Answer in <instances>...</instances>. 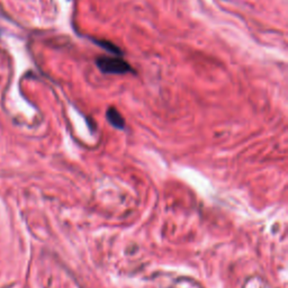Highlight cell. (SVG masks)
<instances>
[{"label":"cell","instance_id":"obj_2","mask_svg":"<svg viewBox=\"0 0 288 288\" xmlns=\"http://www.w3.org/2000/svg\"><path fill=\"white\" fill-rule=\"evenodd\" d=\"M106 116H107L108 122L114 127H117V128H123V127H124L125 122H124V120H123V117L120 114L119 110H116L115 108L111 107V108H109L107 110V113H106Z\"/></svg>","mask_w":288,"mask_h":288},{"label":"cell","instance_id":"obj_1","mask_svg":"<svg viewBox=\"0 0 288 288\" xmlns=\"http://www.w3.org/2000/svg\"><path fill=\"white\" fill-rule=\"evenodd\" d=\"M96 66L103 73L108 74H127L134 72L130 63L117 56H99L96 60Z\"/></svg>","mask_w":288,"mask_h":288},{"label":"cell","instance_id":"obj_3","mask_svg":"<svg viewBox=\"0 0 288 288\" xmlns=\"http://www.w3.org/2000/svg\"><path fill=\"white\" fill-rule=\"evenodd\" d=\"M93 42H95L98 46H101L104 50L108 51L109 53H113L115 55H122V51L119 48V46L110 43L109 41H104V40H93Z\"/></svg>","mask_w":288,"mask_h":288}]
</instances>
